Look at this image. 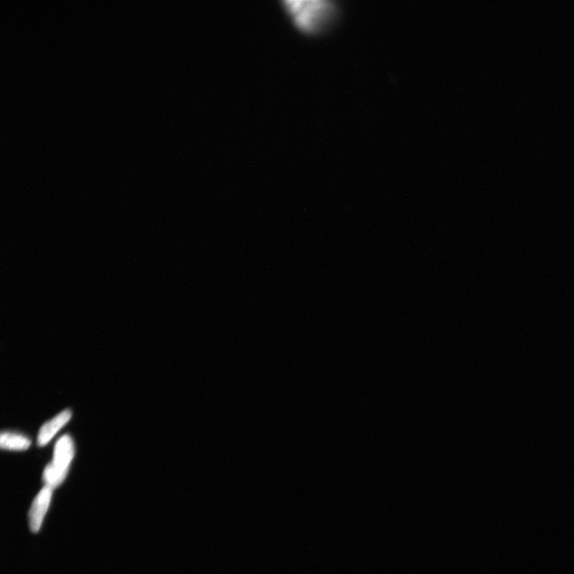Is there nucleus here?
Here are the masks:
<instances>
[{"label":"nucleus","mask_w":574,"mask_h":574,"mask_svg":"<svg viewBox=\"0 0 574 574\" xmlns=\"http://www.w3.org/2000/svg\"><path fill=\"white\" fill-rule=\"evenodd\" d=\"M282 4L293 24L307 35L328 29L339 10L330 0H284Z\"/></svg>","instance_id":"f257e3e1"},{"label":"nucleus","mask_w":574,"mask_h":574,"mask_svg":"<svg viewBox=\"0 0 574 574\" xmlns=\"http://www.w3.org/2000/svg\"><path fill=\"white\" fill-rule=\"evenodd\" d=\"M74 455L72 439L67 435L61 437L55 444L53 462L44 471L43 480L47 487L54 489L65 480Z\"/></svg>","instance_id":"f03ea898"},{"label":"nucleus","mask_w":574,"mask_h":574,"mask_svg":"<svg viewBox=\"0 0 574 574\" xmlns=\"http://www.w3.org/2000/svg\"><path fill=\"white\" fill-rule=\"evenodd\" d=\"M52 490L49 487H45L34 501L29 515L30 528L33 532H38L41 529L43 517L52 499Z\"/></svg>","instance_id":"7ed1b4c3"},{"label":"nucleus","mask_w":574,"mask_h":574,"mask_svg":"<svg viewBox=\"0 0 574 574\" xmlns=\"http://www.w3.org/2000/svg\"><path fill=\"white\" fill-rule=\"evenodd\" d=\"M72 413L69 409H66L59 415H56L52 420L47 422L41 427L38 432V444L43 447L52 441V439L55 436L61 427L68 423L71 418Z\"/></svg>","instance_id":"20e7f679"},{"label":"nucleus","mask_w":574,"mask_h":574,"mask_svg":"<svg viewBox=\"0 0 574 574\" xmlns=\"http://www.w3.org/2000/svg\"><path fill=\"white\" fill-rule=\"evenodd\" d=\"M30 446L29 439L20 434H16V433L3 432L0 437V446L3 449L24 451Z\"/></svg>","instance_id":"39448f33"}]
</instances>
